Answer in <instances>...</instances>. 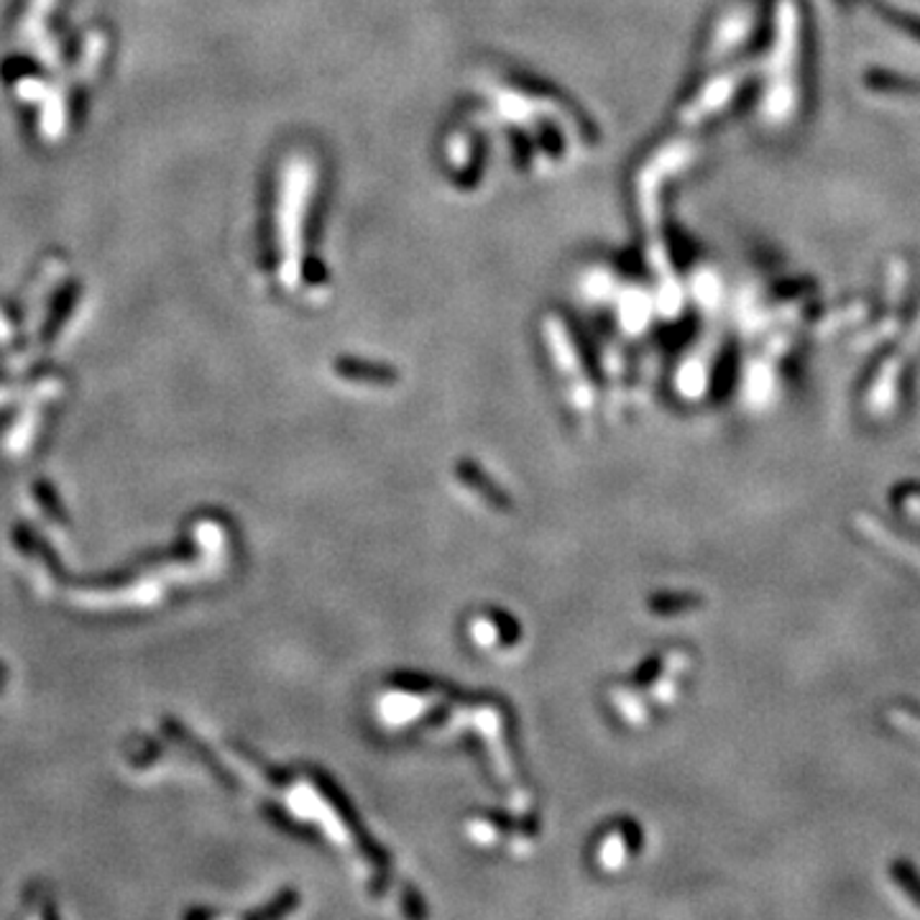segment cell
Masks as SVG:
<instances>
[{"label": "cell", "instance_id": "6da1fadb", "mask_svg": "<svg viewBox=\"0 0 920 920\" xmlns=\"http://www.w3.org/2000/svg\"><path fill=\"white\" fill-rule=\"evenodd\" d=\"M895 877H897V882H900V885L908 889L910 893V897L912 900H916L918 905H920V880L916 877V874H912V870L908 864H895Z\"/></svg>", "mask_w": 920, "mask_h": 920}]
</instances>
